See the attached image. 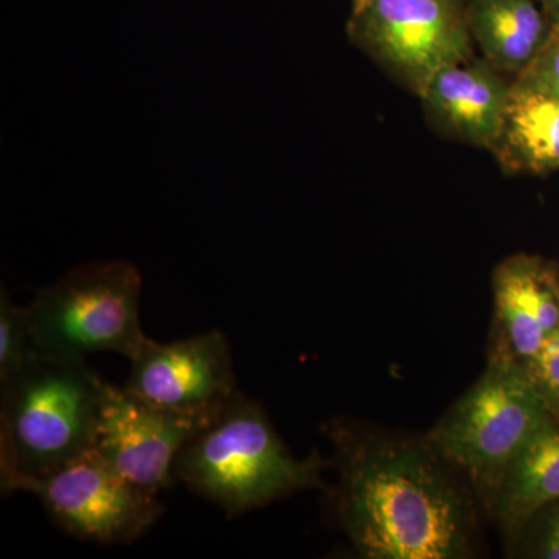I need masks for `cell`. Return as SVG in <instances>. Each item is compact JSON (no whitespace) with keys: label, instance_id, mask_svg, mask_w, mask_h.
Returning a JSON list of instances; mask_svg holds the SVG:
<instances>
[{"label":"cell","instance_id":"cell-1","mask_svg":"<svg viewBox=\"0 0 559 559\" xmlns=\"http://www.w3.org/2000/svg\"><path fill=\"white\" fill-rule=\"evenodd\" d=\"M337 518L360 557L455 559L468 554L465 492L436 450L412 441L364 439L334 430Z\"/></svg>","mask_w":559,"mask_h":559},{"label":"cell","instance_id":"cell-2","mask_svg":"<svg viewBox=\"0 0 559 559\" xmlns=\"http://www.w3.org/2000/svg\"><path fill=\"white\" fill-rule=\"evenodd\" d=\"M108 382L86 360L36 353L0 384V481L13 492L21 480L49 476L95 450Z\"/></svg>","mask_w":559,"mask_h":559},{"label":"cell","instance_id":"cell-3","mask_svg":"<svg viewBox=\"0 0 559 559\" xmlns=\"http://www.w3.org/2000/svg\"><path fill=\"white\" fill-rule=\"evenodd\" d=\"M323 466L319 457H294L263 407L237 390L179 452L175 477L237 518L300 489L323 487Z\"/></svg>","mask_w":559,"mask_h":559},{"label":"cell","instance_id":"cell-4","mask_svg":"<svg viewBox=\"0 0 559 559\" xmlns=\"http://www.w3.org/2000/svg\"><path fill=\"white\" fill-rule=\"evenodd\" d=\"M140 293L142 278L128 261L73 267L27 307L36 349L66 360H86L98 352L134 358L148 341L140 326Z\"/></svg>","mask_w":559,"mask_h":559},{"label":"cell","instance_id":"cell-5","mask_svg":"<svg viewBox=\"0 0 559 559\" xmlns=\"http://www.w3.org/2000/svg\"><path fill=\"white\" fill-rule=\"evenodd\" d=\"M551 417L525 367L507 355L457 401L430 439L444 462L495 489L511 460Z\"/></svg>","mask_w":559,"mask_h":559},{"label":"cell","instance_id":"cell-6","mask_svg":"<svg viewBox=\"0 0 559 559\" xmlns=\"http://www.w3.org/2000/svg\"><path fill=\"white\" fill-rule=\"evenodd\" d=\"M348 32L419 97L440 70L473 53L466 0H364Z\"/></svg>","mask_w":559,"mask_h":559},{"label":"cell","instance_id":"cell-7","mask_svg":"<svg viewBox=\"0 0 559 559\" xmlns=\"http://www.w3.org/2000/svg\"><path fill=\"white\" fill-rule=\"evenodd\" d=\"M14 491L38 496L55 524L90 543H132L164 511L157 492L132 484L95 450L43 479L21 480Z\"/></svg>","mask_w":559,"mask_h":559},{"label":"cell","instance_id":"cell-8","mask_svg":"<svg viewBox=\"0 0 559 559\" xmlns=\"http://www.w3.org/2000/svg\"><path fill=\"white\" fill-rule=\"evenodd\" d=\"M130 362L124 389L162 409L213 419L237 392L230 345L219 330L168 344L148 337Z\"/></svg>","mask_w":559,"mask_h":559},{"label":"cell","instance_id":"cell-9","mask_svg":"<svg viewBox=\"0 0 559 559\" xmlns=\"http://www.w3.org/2000/svg\"><path fill=\"white\" fill-rule=\"evenodd\" d=\"M213 419L162 409L108 384L95 451L132 484L159 492L176 479L179 452Z\"/></svg>","mask_w":559,"mask_h":559},{"label":"cell","instance_id":"cell-10","mask_svg":"<svg viewBox=\"0 0 559 559\" xmlns=\"http://www.w3.org/2000/svg\"><path fill=\"white\" fill-rule=\"evenodd\" d=\"M511 86L487 60L440 70L421 98L432 119L465 142L496 146L506 121Z\"/></svg>","mask_w":559,"mask_h":559},{"label":"cell","instance_id":"cell-11","mask_svg":"<svg viewBox=\"0 0 559 559\" xmlns=\"http://www.w3.org/2000/svg\"><path fill=\"white\" fill-rule=\"evenodd\" d=\"M471 36L499 72H527L555 22L538 0H466Z\"/></svg>","mask_w":559,"mask_h":559},{"label":"cell","instance_id":"cell-12","mask_svg":"<svg viewBox=\"0 0 559 559\" xmlns=\"http://www.w3.org/2000/svg\"><path fill=\"white\" fill-rule=\"evenodd\" d=\"M503 162L516 170H559V97L521 75L510 90L498 142Z\"/></svg>","mask_w":559,"mask_h":559},{"label":"cell","instance_id":"cell-13","mask_svg":"<svg viewBox=\"0 0 559 559\" xmlns=\"http://www.w3.org/2000/svg\"><path fill=\"white\" fill-rule=\"evenodd\" d=\"M559 500V417H551L511 460L495 488V509L509 528L522 530Z\"/></svg>","mask_w":559,"mask_h":559},{"label":"cell","instance_id":"cell-14","mask_svg":"<svg viewBox=\"0 0 559 559\" xmlns=\"http://www.w3.org/2000/svg\"><path fill=\"white\" fill-rule=\"evenodd\" d=\"M540 261L538 257H511L496 272V308L506 330L509 355L521 364L528 362L547 340L536 294Z\"/></svg>","mask_w":559,"mask_h":559},{"label":"cell","instance_id":"cell-15","mask_svg":"<svg viewBox=\"0 0 559 559\" xmlns=\"http://www.w3.org/2000/svg\"><path fill=\"white\" fill-rule=\"evenodd\" d=\"M38 353L27 307H16L10 294H0V384L9 382Z\"/></svg>","mask_w":559,"mask_h":559},{"label":"cell","instance_id":"cell-16","mask_svg":"<svg viewBox=\"0 0 559 559\" xmlns=\"http://www.w3.org/2000/svg\"><path fill=\"white\" fill-rule=\"evenodd\" d=\"M522 366L551 414L559 417V330L547 337L539 352Z\"/></svg>","mask_w":559,"mask_h":559},{"label":"cell","instance_id":"cell-17","mask_svg":"<svg viewBox=\"0 0 559 559\" xmlns=\"http://www.w3.org/2000/svg\"><path fill=\"white\" fill-rule=\"evenodd\" d=\"M522 532L525 557L559 559V500L536 513Z\"/></svg>","mask_w":559,"mask_h":559},{"label":"cell","instance_id":"cell-18","mask_svg":"<svg viewBox=\"0 0 559 559\" xmlns=\"http://www.w3.org/2000/svg\"><path fill=\"white\" fill-rule=\"evenodd\" d=\"M522 75L536 81L559 97V21L555 22L550 38L539 57Z\"/></svg>","mask_w":559,"mask_h":559},{"label":"cell","instance_id":"cell-19","mask_svg":"<svg viewBox=\"0 0 559 559\" xmlns=\"http://www.w3.org/2000/svg\"><path fill=\"white\" fill-rule=\"evenodd\" d=\"M543 9L547 11V14L551 17V21H559V0H538Z\"/></svg>","mask_w":559,"mask_h":559},{"label":"cell","instance_id":"cell-20","mask_svg":"<svg viewBox=\"0 0 559 559\" xmlns=\"http://www.w3.org/2000/svg\"><path fill=\"white\" fill-rule=\"evenodd\" d=\"M362 2H364V0H352V5L353 7H358L359 3H362Z\"/></svg>","mask_w":559,"mask_h":559}]
</instances>
